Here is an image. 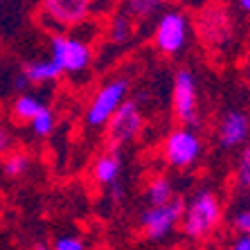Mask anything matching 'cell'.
<instances>
[{
    "mask_svg": "<svg viewBox=\"0 0 250 250\" xmlns=\"http://www.w3.org/2000/svg\"><path fill=\"white\" fill-rule=\"evenodd\" d=\"M142 124H145V115H142V108L135 99H128L124 102L120 108L115 111V115L108 120L106 124V140H108V146L113 149H122L124 145L133 142L135 138L142 131Z\"/></svg>",
    "mask_w": 250,
    "mask_h": 250,
    "instance_id": "8",
    "label": "cell"
},
{
    "mask_svg": "<svg viewBox=\"0 0 250 250\" xmlns=\"http://www.w3.org/2000/svg\"><path fill=\"white\" fill-rule=\"evenodd\" d=\"M52 250H86V244L77 234H61V237H57Z\"/></svg>",
    "mask_w": 250,
    "mask_h": 250,
    "instance_id": "21",
    "label": "cell"
},
{
    "mask_svg": "<svg viewBox=\"0 0 250 250\" xmlns=\"http://www.w3.org/2000/svg\"><path fill=\"white\" fill-rule=\"evenodd\" d=\"M50 57L63 70V75H79L93 63V50L83 39L65 32H54L50 36Z\"/></svg>",
    "mask_w": 250,
    "mask_h": 250,
    "instance_id": "3",
    "label": "cell"
},
{
    "mask_svg": "<svg viewBox=\"0 0 250 250\" xmlns=\"http://www.w3.org/2000/svg\"><path fill=\"white\" fill-rule=\"evenodd\" d=\"M122 174V153L120 149L108 146V151H104L102 156H97L93 165V178L104 187H111L113 183L120 181Z\"/></svg>",
    "mask_w": 250,
    "mask_h": 250,
    "instance_id": "11",
    "label": "cell"
},
{
    "mask_svg": "<svg viewBox=\"0 0 250 250\" xmlns=\"http://www.w3.org/2000/svg\"><path fill=\"white\" fill-rule=\"evenodd\" d=\"M223 216V205L221 198L214 189H198L192 194L189 201H185V209H183L181 219V230L187 239H205L214 232Z\"/></svg>",
    "mask_w": 250,
    "mask_h": 250,
    "instance_id": "1",
    "label": "cell"
},
{
    "mask_svg": "<svg viewBox=\"0 0 250 250\" xmlns=\"http://www.w3.org/2000/svg\"><path fill=\"white\" fill-rule=\"evenodd\" d=\"M250 135V117L248 113L239 111V108H230L226 111L219 122H216V142L221 149L232 151L237 146L246 145Z\"/></svg>",
    "mask_w": 250,
    "mask_h": 250,
    "instance_id": "10",
    "label": "cell"
},
{
    "mask_svg": "<svg viewBox=\"0 0 250 250\" xmlns=\"http://www.w3.org/2000/svg\"><path fill=\"white\" fill-rule=\"evenodd\" d=\"M234 185L241 194L250 196V142L239 151L237 165H234Z\"/></svg>",
    "mask_w": 250,
    "mask_h": 250,
    "instance_id": "19",
    "label": "cell"
},
{
    "mask_svg": "<svg viewBox=\"0 0 250 250\" xmlns=\"http://www.w3.org/2000/svg\"><path fill=\"white\" fill-rule=\"evenodd\" d=\"M171 111L178 124L183 126H196L201 120L198 111V83L189 68H178L174 72L171 83Z\"/></svg>",
    "mask_w": 250,
    "mask_h": 250,
    "instance_id": "4",
    "label": "cell"
},
{
    "mask_svg": "<svg viewBox=\"0 0 250 250\" xmlns=\"http://www.w3.org/2000/svg\"><path fill=\"white\" fill-rule=\"evenodd\" d=\"M189 18L181 9H167L160 12L153 27V43H156L158 52L167 54V57H176L189 43Z\"/></svg>",
    "mask_w": 250,
    "mask_h": 250,
    "instance_id": "2",
    "label": "cell"
},
{
    "mask_svg": "<svg viewBox=\"0 0 250 250\" xmlns=\"http://www.w3.org/2000/svg\"><path fill=\"white\" fill-rule=\"evenodd\" d=\"M174 0H124V12L133 21H146V18L160 14Z\"/></svg>",
    "mask_w": 250,
    "mask_h": 250,
    "instance_id": "15",
    "label": "cell"
},
{
    "mask_svg": "<svg viewBox=\"0 0 250 250\" xmlns=\"http://www.w3.org/2000/svg\"><path fill=\"white\" fill-rule=\"evenodd\" d=\"M126 95H128V79H124V77L108 79L95 93V97L90 99V104L86 108V124L90 128H104L108 124V120L115 115L117 108L126 102Z\"/></svg>",
    "mask_w": 250,
    "mask_h": 250,
    "instance_id": "5",
    "label": "cell"
},
{
    "mask_svg": "<svg viewBox=\"0 0 250 250\" xmlns=\"http://www.w3.org/2000/svg\"><path fill=\"white\" fill-rule=\"evenodd\" d=\"M93 0H41V16L59 29H72L86 23Z\"/></svg>",
    "mask_w": 250,
    "mask_h": 250,
    "instance_id": "9",
    "label": "cell"
},
{
    "mask_svg": "<svg viewBox=\"0 0 250 250\" xmlns=\"http://www.w3.org/2000/svg\"><path fill=\"white\" fill-rule=\"evenodd\" d=\"M232 226L239 234H250V208H241L234 212Z\"/></svg>",
    "mask_w": 250,
    "mask_h": 250,
    "instance_id": "22",
    "label": "cell"
},
{
    "mask_svg": "<svg viewBox=\"0 0 250 250\" xmlns=\"http://www.w3.org/2000/svg\"><path fill=\"white\" fill-rule=\"evenodd\" d=\"M9 149H12V133L5 126H0V158L7 156Z\"/></svg>",
    "mask_w": 250,
    "mask_h": 250,
    "instance_id": "23",
    "label": "cell"
},
{
    "mask_svg": "<svg viewBox=\"0 0 250 250\" xmlns=\"http://www.w3.org/2000/svg\"><path fill=\"white\" fill-rule=\"evenodd\" d=\"M183 209H185V201L174 196L171 201L163 205H149V208L140 214V226L145 230L149 241H163L176 228L181 226Z\"/></svg>",
    "mask_w": 250,
    "mask_h": 250,
    "instance_id": "7",
    "label": "cell"
},
{
    "mask_svg": "<svg viewBox=\"0 0 250 250\" xmlns=\"http://www.w3.org/2000/svg\"><path fill=\"white\" fill-rule=\"evenodd\" d=\"M201 34L208 43L221 45L230 36V21L221 9H209L203 18H201Z\"/></svg>",
    "mask_w": 250,
    "mask_h": 250,
    "instance_id": "13",
    "label": "cell"
},
{
    "mask_svg": "<svg viewBox=\"0 0 250 250\" xmlns=\"http://www.w3.org/2000/svg\"><path fill=\"white\" fill-rule=\"evenodd\" d=\"M145 196H146V201H149V205H163V203H167V201H171V198L176 196L174 185H171V181H169L165 174H158L146 183Z\"/></svg>",
    "mask_w": 250,
    "mask_h": 250,
    "instance_id": "16",
    "label": "cell"
},
{
    "mask_svg": "<svg viewBox=\"0 0 250 250\" xmlns=\"http://www.w3.org/2000/svg\"><path fill=\"white\" fill-rule=\"evenodd\" d=\"M239 7H241L246 14H250V0H239Z\"/></svg>",
    "mask_w": 250,
    "mask_h": 250,
    "instance_id": "27",
    "label": "cell"
},
{
    "mask_svg": "<svg viewBox=\"0 0 250 250\" xmlns=\"http://www.w3.org/2000/svg\"><path fill=\"white\" fill-rule=\"evenodd\" d=\"M47 104H43L41 99L36 97V95H29V93H21L16 99H14V104H12V113L14 117H16L18 122H25L29 124L32 120H34L39 113L45 108Z\"/></svg>",
    "mask_w": 250,
    "mask_h": 250,
    "instance_id": "14",
    "label": "cell"
},
{
    "mask_svg": "<svg viewBox=\"0 0 250 250\" xmlns=\"http://www.w3.org/2000/svg\"><path fill=\"white\" fill-rule=\"evenodd\" d=\"M131 36H133V18L126 12L115 14L108 23V41L115 45H124L131 41Z\"/></svg>",
    "mask_w": 250,
    "mask_h": 250,
    "instance_id": "17",
    "label": "cell"
},
{
    "mask_svg": "<svg viewBox=\"0 0 250 250\" xmlns=\"http://www.w3.org/2000/svg\"><path fill=\"white\" fill-rule=\"evenodd\" d=\"M21 72L25 75L29 86H47V83H54L59 77L63 75V70L59 68L52 57L27 61V63L21 68Z\"/></svg>",
    "mask_w": 250,
    "mask_h": 250,
    "instance_id": "12",
    "label": "cell"
},
{
    "mask_svg": "<svg viewBox=\"0 0 250 250\" xmlns=\"http://www.w3.org/2000/svg\"><path fill=\"white\" fill-rule=\"evenodd\" d=\"M203 153V142L194 131V126H178L169 131L163 145V156L169 167L174 169H192L198 163V158Z\"/></svg>",
    "mask_w": 250,
    "mask_h": 250,
    "instance_id": "6",
    "label": "cell"
},
{
    "mask_svg": "<svg viewBox=\"0 0 250 250\" xmlns=\"http://www.w3.org/2000/svg\"><path fill=\"white\" fill-rule=\"evenodd\" d=\"M230 250H250V234H239V239L230 246Z\"/></svg>",
    "mask_w": 250,
    "mask_h": 250,
    "instance_id": "24",
    "label": "cell"
},
{
    "mask_svg": "<svg viewBox=\"0 0 250 250\" xmlns=\"http://www.w3.org/2000/svg\"><path fill=\"white\" fill-rule=\"evenodd\" d=\"M54 126H57V120H54V113L50 111V106H45V108L29 122V131H32L36 138H47V135H52Z\"/></svg>",
    "mask_w": 250,
    "mask_h": 250,
    "instance_id": "20",
    "label": "cell"
},
{
    "mask_svg": "<svg viewBox=\"0 0 250 250\" xmlns=\"http://www.w3.org/2000/svg\"><path fill=\"white\" fill-rule=\"evenodd\" d=\"M32 250H52V246H47L45 241H36L34 248H32Z\"/></svg>",
    "mask_w": 250,
    "mask_h": 250,
    "instance_id": "26",
    "label": "cell"
},
{
    "mask_svg": "<svg viewBox=\"0 0 250 250\" xmlns=\"http://www.w3.org/2000/svg\"><path fill=\"white\" fill-rule=\"evenodd\" d=\"M108 194H111L113 201H122V196H124V185H122L120 181L113 183V185L108 187Z\"/></svg>",
    "mask_w": 250,
    "mask_h": 250,
    "instance_id": "25",
    "label": "cell"
},
{
    "mask_svg": "<svg viewBox=\"0 0 250 250\" xmlns=\"http://www.w3.org/2000/svg\"><path fill=\"white\" fill-rule=\"evenodd\" d=\"M32 167V158L25 151H9L2 158V174L7 178H21L25 176Z\"/></svg>",
    "mask_w": 250,
    "mask_h": 250,
    "instance_id": "18",
    "label": "cell"
}]
</instances>
